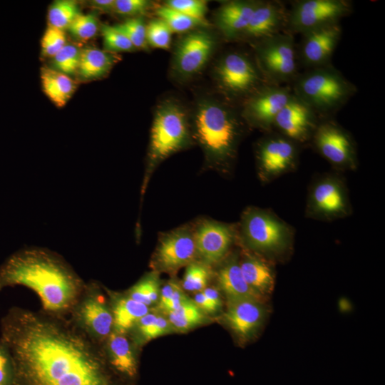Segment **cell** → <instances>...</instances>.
I'll list each match as a JSON object with an SVG mask.
<instances>
[{"mask_svg": "<svg viewBox=\"0 0 385 385\" xmlns=\"http://www.w3.org/2000/svg\"><path fill=\"white\" fill-rule=\"evenodd\" d=\"M289 86L293 94L319 119L337 112L357 91L356 86L332 63L299 72Z\"/></svg>", "mask_w": 385, "mask_h": 385, "instance_id": "277c9868", "label": "cell"}, {"mask_svg": "<svg viewBox=\"0 0 385 385\" xmlns=\"http://www.w3.org/2000/svg\"><path fill=\"white\" fill-rule=\"evenodd\" d=\"M189 141L190 128L185 110L173 101L160 105L152 125L143 192L158 165L185 147Z\"/></svg>", "mask_w": 385, "mask_h": 385, "instance_id": "5b68a950", "label": "cell"}, {"mask_svg": "<svg viewBox=\"0 0 385 385\" xmlns=\"http://www.w3.org/2000/svg\"><path fill=\"white\" fill-rule=\"evenodd\" d=\"M319 153L336 165H346L354 160V146L346 133L336 122L319 119L312 135Z\"/></svg>", "mask_w": 385, "mask_h": 385, "instance_id": "9a60e30c", "label": "cell"}, {"mask_svg": "<svg viewBox=\"0 0 385 385\" xmlns=\"http://www.w3.org/2000/svg\"><path fill=\"white\" fill-rule=\"evenodd\" d=\"M263 302L251 299L227 300L222 319L242 340L250 339L261 326L265 315Z\"/></svg>", "mask_w": 385, "mask_h": 385, "instance_id": "ac0fdd59", "label": "cell"}, {"mask_svg": "<svg viewBox=\"0 0 385 385\" xmlns=\"http://www.w3.org/2000/svg\"><path fill=\"white\" fill-rule=\"evenodd\" d=\"M132 43L135 48H148L146 25L141 17H133L114 26Z\"/></svg>", "mask_w": 385, "mask_h": 385, "instance_id": "8d00e7d4", "label": "cell"}, {"mask_svg": "<svg viewBox=\"0 0 385 385\" xmlns=\"http://www.w3.org/2000/svg\"><path fill=\"white\" fill-rule=\"evenodd\" d=\"M217 282L227 300L251 299L264 302L265 297L247 283L235 259L230 260L219 270Z\"/></svg>", "mask_w": 385, "mask_h": 385, "instance_id": "603a6c76", "label": "cell"}, {"mask_svg": "<svg viewBox=\"0 0 385 385\" xmlns=\"http://www.w3.org/2000/svg\"><path fill=\"white\" fill-rule=\"evenodd\" d=\"M71 314L72 319L101 343L106 341L113 331L112 309L93 285H87Z\"/></svg>", "mask_w": 385, "mask_h": 385, "instance_id": "30bf717a", "label": "cell"}, {"mask_svg": "<svg viewBox=\"0 0 385 385\" xmlns=\"http://www.w3.org/2000/svg\"><path fill=\"white\" fill-rule=\"evenodd\" d=\"M66 43L64 30L48 26L41 38L42 54L53 58Z\"/></svg>", "mask_w": 385, "mask_h": 385, "instance_id": "60d3db41", "label": "cell"}, {"mask_svg": "<svg viewBox=\"0 0 385 385\" xmlns=\"http://www.w3.org/2000/svg\"><path fill=\"white\" fill-rule=\"evenodd\" d=\"M244 232L254 247L271 250L279 247L284 240V227L271 217L257 211L248 212L244 220Z\"/></svg>", "mask_w": 385, "mask_h": 385, "instance_id": "d6986e66", "label": "cell"}, {"mask_svg": "<svg viewBox=\"0 0 385 385\" xmlns=\"http://www.w3.org/2000/svg\"><path fill=\"white\" fill-rule=\"evenodd\" d=\"M196 254L193 232L188 227H180L161 237L155 253L154 265L160 270L174 272L193 262Z\"/></svg>", "mask_w": 385, "mask_h": 385, "instance_id": "7c38bea8", "label": "cell"}, {"mask_svg": "<svg viewBox=\"0 0 385 385\" xmlns=\"http://www.w3.org/2000/svg\"><path fill=\"white\" fill-rule=\"evenodd\" d=\"M294 143L284 136L263 140L257 151L262 170L266 174H277L289 168L297 155Z\"/></svg>", "mask_w": 385, "mask_h": 385, "instance_id": "ffe728a7", "label": "cell"}, {"mask_svg": "<svg viewBox=\"0 0 385 385\" xmlns=\"http://www.w3.org/2000/svg\"><path fill=\"white\" fill-rule=\"evenodd\" d=\"M172 31L160 18L153 19L146 25L148 45L157 48L168 49L171 43Z\"/></svg>", "mask_w": 385, "mask_h": 385, "instance_id": "74e56055", "label": "cell"}, {"mask_svg": "<svg viewBox=\"0 0 385 385\" xmlns=\"http://www.w3.org/2000/svg\"><path fill=\"white\" fill-rule=\"evenodd\" d=\"M12 366L9 356L0 342V385H12Z\"/></svg>", "mask_w": 385, "mask_h": 385, "instance_id": "7bdbcfd3", "label": "cell"}, {"mask_svg": "<svg viewBox=\"0 0 385 385\" xmlns=\"http://www.w3.org/2000/svg\"><path fill=\"white\" fill-rule=\"evenodd\" d=\"M119 60L113 53L94 47L82 48L77 73L82 80L91 81L106 76Z\"/></svg>", "mask_w": 385, "mask_h": 385, "instance_id": "cb8c5ba5", "label": "cell"}, {"mask_svg": "<svg viewBox=\"0 0 385 385\" xmlns=\"http://www.w3.org/2000/svg\"><path fill=\"white\" fill-rule=\"evenodd\" d=\"M150 4L146 0H115L113 11L120 15L135 16L145 14Z\"/></svg>", "mask_w": 385, "mask_h": 385, "instance_id": "b9f144b4", "label": "cell"}, {"mask_svg": "<svg viewBox=\"0 0 385 385\" xmlns=\"http://www.w3.org/2000/svg\"><path fill=\"white\" fill-rule=\"evenodd\" d=\"M194 117L195 136L210 162L221 165L231 160L242 134L240 111L227 103L205 101Z\"/></svg>", "mask_w": 385, "mask_h": 385, "instance_id": "3957f363", "label": "cell"}, {"mask_svg": "<svg viewBox=\"0 0 385 385\" xmlns=\"http://www.w3.org/2000/svg\"><path fill=\"white\" fill-rule=\"evenodd\" d=\"M193 302L205 314L217 312V310L202 291L195 294Z\"/></svg>", "mask_w": 385, "mask_h": 385, "instance_id": "bcb514c9", "label": "cell"}, {"mask_svg": "<svg viewBox=\"0 0 385 385\" xmlns=\"http://www.w3.org/2000/svg\"><path fill=\"white\" fill-rule=\"evenodd\" d=\"M67 29L78 41H88L93 38L98 31V19L93 13H80Z\"/></svg>", "mask_w": 385, "mask_h": 385, "instance_id": "d590c367", "label": "cell"}, {"mask_svg": "<svg viewBox=\"0 0 385 385\" xmlns=\"http://www.w3.org/2000/svg\"><path fill=\"white\" fill-rule=\"evenodd\" d=\"M125 334L113 331L106 341L105 351L113 369L131 381L138 374V362Z\"/></svg>", "mask_w": 385, "mask_h": 385, "instance_id": "7402d4cb", "label": "cell"}, {"mask_svg": "<svg viewBox=\"0 0 385 385\" xmlns=\"http://www.w3.org/2000/svg\"><path fill=\"white\" fill-rule=\"evenodd\" d=\"M82 48L77 44L67 43L53 58V69L66 75L77 73Z\"/></svg>", "mask_w": 385, "mask_h": 385, "instance_id": "1f68e13d", "label": "cell"}, {"mask_svg": "<svg viewBox=\"0 0 385 385\" xmlns=\"http://www.w3.org/2000/svg\"><path fill=\"white\" fill-rule=\"evenodd\" d=\"M113 317V331L126 334L137 322L150 312L149 307L128 296L115 299L111 308Z\"/></svg>", "mask_w": 385, "mask_h": 385, "instance_id": "484cf974", "label": "cell"}, {"mask_svg": "<svg viewBox=\"0 0 385 385\" xmlns=\"http://www.w3.org/2000/svg\"><path fill=\"white\" fill-rule=\"evenodd\" d=\"M292 96L290 86L266 84L242 102L241 115L245 122L268 130Z\"/></svg>", "mask_w": 385, "mask_h": 385, "instance_id": "9c48e42d", "label": "cell"}, {"mask_svg": "<svg viewBox=\"0 0 385 385\" xmlns=\"http://www.w3.org/2000/svg\"><path fill=\"white\" fill-rule=\"evenodd\" d=\"M81 13L78 3L71 0L54 1L48 12V26L65 30Z\"/></svg>", "mask_w": 385, "mask_h": 385, "instance_id": "f546056e", "label": "cell"}, {"mask_svg": "<svg viewBox=\"0 0 385 385\" xmlns=\"http://www.w3.org/2000/svg\"><path fill=\"white\" fill-rule=\"evenodd\" d=\"M165 5L192 19L207 24L205 15L207 11V1L203 0H168Z\"/></svg>", "mask_w": 385, "mask_h": 385, "instance_id": "ab89813d", "label": "cell"}, {"mask_svg": "<svg viewBox=\"0 0 385 385\" xmlns=\"http://www.w3.org/2000/svg\"><path fill=\"white\" fill-rule=\"evenodd\" d=\"M215 76L220 88L228 96L242 99V102L268 84L255 60L239 51L229 52L222 57Z\"/></svg>", "mask_w": 385, "mask_h": 385, "instance_id": "52a82bcc", "label": "cell"}, {"mask_svg": "<svg viewBox=\"0 0 385 385\" xmlns=\"http://www.w3.org/2000/svg\"><path fill=\"white\" fill-rule=\"evenodd\" d=\"M347 0H299L288 9L285 31L302 34L325 26L338 24L352 11Z\"/></svg>", "mask_w": 385, "mask_h": 385, "instance_id": "ba28073f", "label": "cell"}, {"mask_svg": "<svg viewBox=\"0 0 385 385\" xmlns=\"http://www.w3.org/2000/svg\"><path fill=\"white\" fill-rule=\"evenodd\" d=\"M178 285L176 282L170 281L160 289L158 299V309L160 310L163 311L167 302Z\"/></svg>", "mask_w": 385, "mask_h": 385, "instance_id": "f6af8a7d", "label": "cell"}, {"mask_svg": "<svg viewBox=\"0 0 385 385\" xmlns=\"http://www.w3.org/2000/svg\"><path fill=\"white\" fill-rule=\"evenodd\" d=\"M247 283L264 297L270 294L274 287V277L270 268L261 260L247 255L239 263Z\"/></svg>", "mask_w": 385, "mask_h": 385, "instance_id": "4316f807", "label": "cell"}, {"mask_svg": "<svg viewBox=\"0 0 385 385\" xmlns=\"http://www.w3.org/2000/svg\"><path fill=\"white\" fill-rule=\"evenodd\" d=\"M160 291L158 278L152 274L133 285L127 296L149 307L158 301Z\"/></svg>", "mask_w": 385, "mask_h": 385, "instance_id": "836d02e7", "label": "cell"}, {"mask_svg": "<svg viewBox=\"0 0 385 385\" xmlns=\"http://www.w3.org/2000/svg\"><path fill=\"white\" fill-rule=\"evenodd\" d=\"M16 285L34 290L43 312L59 316L71 314L87 287L60 257L38 248L15 253L0 268V291Z\"/></svg>", "mask_w": 385, "mask_h": 385, "instance_id": "7a4b0ae2", "label": "cell"}, {"mask_svg": "<svg viewBox=\"0 0 385 385\" xmlns=\"http://www.w3.org/2000/svg\"><path fill=\"white\" fill-rule=\"evenodd\" d=\"M342 34L339 23L309 31L297 44L299 68L305 70L331 64V59Z\"/></svg>", "mask_w": 385, "mask_h": 385, "instance_id": "8fae6325", "label": "cell"}, {"mask_svg": "<svg viewBox=\"0 0 385 385\" xmlns=\"http://www.w3.org/2000/svg\"><path fill=\"white\" fill-rule=\"evenodd\" d=\"M193 234L197 254L209 266L225 257L232 241L231 230L212 220L202 221Z\"/></svg>", "mask_w": 385, "mask_h": 385, "instance_id": "e0dca14e", "label": "cell"}, {"mask_svg": "<svg viewBox=\"0 0 385 385\" xmlns=\"http://www.w3.org/2000/svg\"><path fill=\"white\" fill-rule=\"evenodd\" d=\"M252 44L255 60L267 83L289 86L299 73L294 35L283 31Z\"/></svg>", "mask_w": 385, "mask_h": 385, "instance_id": "8992f818", "label": "cell"}, {"mask_svg": "<svg viewBox=\"0 0 385 385\" xmlns=\"http://www.w3.org/2000/svg\"><path fill=\"white\" fill-rule=\"evenodd\" d=\"M167 314L173 329L179 331L190 330L207 319L205 314L188 297L177 309Z\"/></svg>", "mask_w": 385, "mask_h": 385, "instance_id": "83f0119b", "label": "cell"}, {"mask_svg": "<svg viewBox=\"0 0 385 385\" xmlns=\"http://www.w3.org/2000/svg\"><path fill=\"white\" fill-rule=\"evenodd\" d=\"M215 46L214 36L205 31H193L178 42L174 56V68L183 76L197 73L205 66Z\"/></svg>", "mask_w": 385, "mask_h": 385, "instance_id": "4fadbf2b", "label": "cell"}, {"mask_svg": "<svg viewBox=\"0 0 385 385\" xmlns=\"http://www.w3.org/2000/svg\"><path fill=\"white\" fill-rule=\"evenodd\" d=\"M156 14L166 23L172 32L183 33L189 31L197 26H204L201 22L165 4L156 9Z\"/></svg>", "mask_w": 385, "mask_h": 385, "instance_id": "e575fe53", "label": "cell"}, {"mask_svg": "<svg viewBox=\"0 0 385 385\" xmlns=\"http://www.w3.org/2000/svg\"><path fill=\"white\" fill-rule=\"evenodd\" d=\"M183 277V288L189 292H201L207 287L212 272L210 266L202 262H192L187 265Z\"/></svg>", "mask_w": 385, "mask_h": 385, "instance_id": "d6a6232c", "label": "cell"}, {"mask_svg": "<svg viewBox=\"0 0 385 385\" xmlns=\"http://www.w3.org/2000/svg\"><path fill=\"white\" fill-rule=\"evenodd\" d=\"M288 9L279 1H260L240 39L254 43L285 31Z\"/></svg>", "mask_w": 385, "mask_h": 385, "instance_id": "2e32d148", "label": "cell"}, {"mask_svg": "<svg viewBox=\"0 0 385 385\" xmlns=\"http://www.w3.org/2000/svg\"><path fill=\"white\" fill-rule=\"evenodd\" d=\"M260 1H231L224 3L216 14V24L228 40L240 39Z\"/></svg>", "mask_w": 385, "mask_h": 385, "instance_id": "44dd1931", "label": "cell"}, {"mask_svg": "<svg viewBox=\"0 0 385 385\" xmlns=\"http://www.w3.org/2000/svg\"><path fill=\"white\" fill-rule=\"evenodd\" d=\"M0 342L12 385H129L105 350L72 318L14 307L1 318Z\"/></svg>", "mask_w": 385, "mask_h": 385, "instance_id": "6da1fadb", "label": "cell"}, {"mask_svg": "<svg viewBox=\"0 0 385 385\" xmlns=\"http://www.w3.org/2000/svg\"><path fill=\"white\" fill-rule=\"evenodd\" d=\"M134 327H136L137 332L143 342H148L165 335L173 329L168 319L150 312L141 317Z\"/></svg>", "mask_w": 385, "mask_h": 385, "instance_id": "4dcf8cb0", "label": "cell"}, {"mask_svg": "<svg viewBox=\"0 0 385 385\" xmlns=\"http://www.w3.org/2000/svg\"><path fill=\"white\" fill-rule=\"evenodd\" d=\"M203 294L217 311L222 307V299L219 291L214 287H205L202 291Z\"/></svg>", "mask_w": 385, "mask_h": 385, "instance_id": "7dc6e473", "label": "cell"}, {"mask_svg": "<svg viewBox=\"0 0 385 385\" xmlns=\"http://www.w3.org/2000/svg\"><path fill=\"white\" fill-rule=\"evenodd\" d=\"M186 298L187 297L185 295L182 289L179 287V285H178L170 299L167 302L163 312L168 314L173 311H175L181 305Z\"/></svg>", "mask_w": 385, "mask_h": 385, "instance_id": "ee69618b", "label": "cell"}, {"mask_svg": "<svg viewBox=\"0 0 385 385\" xmlns=\"http://www.w3.org/2000/svg\"><path fill=\"white\" fill-rule=\"evenodd\" d=\"M319 120L314 112L293 94L277 115L273 128L289 140L301 143L313 135Z\"/></svg>", "mask_w": 385, "mask_h": 385, "instance_id": "5bb4252c", "label": "cell"}, {"mask_svg": "<svg viewBox=\"0 0 385 385\" xmlns=\"http://www.w3.org/2000/svg\"><path fill=\"white\" fill-rule=\"evenodd\" d=\"M115 0H93L89 1V4L96 9L103 12H111L113 11Z\"/></svg>", "mask_w": 385, "mask_h": 385, "instance_id": "c3c4849f", "label": "cell"}, {"mask_svg": "<svg viewBox=\"0 0 385 385\" xmlns=\"http://www.w3.org/2000/svg\"><path fill=\"white\" fill-rule=\"evenodd\" d=\"M313 197L317 207L324 212L336 213L344 207L343 196L339 188L330 182L318 185L314 190Z\"/></svg>", "mask_w": 385, "mask_h": 385, "instance_id": "f1b7e54d", "label": "cell"}, {"mask_svg": "<svg viewBox=\"0 0 385 385\" xmlns=\"http://www.w3.org/2000/svg\"><path fill=\"white\" fill-rule=\"evenodd\" d=\"M41 80L44 93L58 108L67 103L77 88L73 78L51 68H41Z\"/></svg>", "mask_w": 385, "mask_h": 385, "instance_id": "d4e9b609", "label": "cell"}, {"mask_svg": "<svg viewBox=\"0 0 385 385\" xmlns=\"http://www.w3.org/2000/svg\"><path fill=\"white\" fill-rule=\"evenodd\" d=\"M101 31L103 41V50L115 53L135 49L130 40L114 26L103 24Z\"/></svg>", "mask_w": 385, "mask_h": 385, "instance_id": "f35d334b", "label": "cell"}]
</instances>
